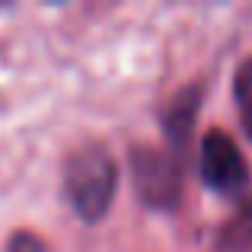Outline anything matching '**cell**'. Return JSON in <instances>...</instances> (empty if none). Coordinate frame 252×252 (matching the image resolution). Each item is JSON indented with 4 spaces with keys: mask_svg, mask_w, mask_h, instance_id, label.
Wrapping results in <instances>:
<instances>
[{
    "mask_svg": "<svg viewBox=\"0 0 252 252\" xmlns=\"http://www.w3.org/2000/svg\"><path fill=\"white\" fill-rule=\"evenodd\" d=\"M118 166L102 141H83L64 160V198L86 223H99L112 208Z\"/></svg>",
    "mask_w": 252,
    "mask_h": 252,
    "instance_id": "obj_1",
    "label": "cell"
},
{
    "mask_svg": "<svg viewBox=\"0 0 252 252\" xmlns=\"http://www.w3.org/2000/svg\"><path fill=\"white\" fill-rule=\"evenodd\" d=\"M134 195L150 211H172L182 198V160L172 150L137 144L128 154Z\"/></svg>",
    "mask_w": 252,
    "mask_h": 252,
    "instance_id": "obj_2",
    "label": "cell"
},
{
    "mask_svg": "<svg viewBox=\"0 0 252 252\" xmlns=\"http://www.w3.org/2000/svg\"><path fill=\"white\" fill-rule=\"evenodd\" d=\"M201 179L220 195H240L249 189V163L223 131H208L201 141Z\"/></svg>",
    "mask_w": 252,
    "mask_h": 252,
    "instance_id": "obj_3",
    "label": "cell"
},
{
    "mask_svg": "<svg viewBox=\"0 0 252 252\" xmlns=\"http://www.w3.org/2000/svg\"><path fill=\"white\" fill-rule=\"evenodd\" d=\"M201 83H189L176 93L172 105L163 115V131H166L169 144H172V154L182 160L185 157V147H189V137H191V128H195V115H198V105H201Z\"/></svg>",
    "mask_w": 252,
    "mask_h": 252,
    "instance_id": "obj_4",
    "label": "cell"
},
{
    "mask_svg": "<svg viewBox=\"0 0 252 252\" xmlns=\"http://www.w3.org/2000/svg\"><path fill=\"white\" fill-rule=\"evenodd\" d=\"M217 246L220 249H246L252 246V201H246L227 223L220 227V236H217Z\"/></svg>",
    "mask_w": 252,
    "mask_h": 252,
    "instance_id": "obj_5",
    "label": "cell"
},
{
    "mask_svg": "<svg viewBox=\"0 0 252 252\" xmlns=\"http://www.w3.org/2000/svg\"><path fill=\"white\" fill-rule=\"evenodd\" d=\"M6 252H48V246L35 233H29V230H16L6 240Z\"/></svg>",
    "mask_w": 252,
    "mask_h": 252,
    "instance_id": "obj_6",
    "label": "cell"
},
{
    "mask_svg": "<svg viewBox=\"0 0 252 252\" xmlns=\"http://www.w3.org/2000/svg\"><path fill=\"white\" fill-rule=\"evenodd\" d=\"M233 93H236V99H240V102H246V99L252 96V58H249V61H243V67L236 70Z\"/></svg>",
    "mask_w": 252,
    "mask_h": 252,
    "instance_id": "obj_7",
    "label": "cell"
},
{
    "mask_svg": "<svg viewBox=\"0 0 252 252\" xmlns=\"http://www.w3.org/2000/svg\"><path fill=\"white\" fill-rule=\"evenodd\" d=\"M240 105H243V131H246V137L252 144V96L246 99V102H240Z\"/></svg>",
    "mask_w": 252,
    "mask_h": 252,
    "instance_id": "obj_8",
    "label": "cell"
}]
</instances>
